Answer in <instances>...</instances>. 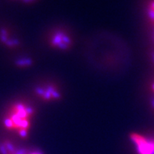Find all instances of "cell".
<instances>
[{
    "label": "cell",
    "instance_id": "cell-5",
    "mask_svg": "<svg viewBox=\"0 0 154 154\" xmlns=\"http://www.w3.org/2000/svg\"><path fill=\"white\" fill-rule=\"evenodd\" d=\"M129 138L137 154H154V135L132 132Z\"/></svg>",
    "mask_w": 154,
    "mask_h": 154
},
{
    "label": "cell",
    "instance_id": "cell-4",
    "mask_svg": "<svg viewBox=\"0 0 154 154\" xmlns=\"http://www.w3.org/2000/svg\"><path fill=\"white\" fill-rule=\"evenodd\" d=\"M0 154H44L41 150L17 143L10 138L0 139Z\"/></svg>",
    "mask_w": 154,
    "mask_h": 154
},
{
    "label": "cell",
    "instance_id": "cell-3",
    "mask_svg": "<svg viewBox=\"0 0 154 154\" xmlns=\"http://www.w3.org/2000/svg\"><path fill=\"white\" fill-rule=\"evenodd\" d=\"M48 43L54 49L59 51H66L72 48L73 38L66 30L56 29L49 35Z\"/></svg>",
    "mask_w": 154,
    "mask_h": 154
},
{
    "label": "cell",
    "instance_id": "cell-7",
    "mask_svg": "<svg viewBox=\"0 0 154 154\" xmlns=\"http://www.w3.org/2000/svg\"><path fill=\"white\" fill-rule=\"evenodd\" d=\"M145 11L149 23L151 38L154 45V0H148L145 7Z\"/></svg>",
    "mask_w": 154,
    "mask_h": 154
},
{
    "label": "cell",
    "instance_id": "cell-8",
    "mask_svg": "<svg viewBox=\"0 0 154 154\" xmlns=\"http://www.w3.org/2000/svg\"><path fill=\"white\" fill-rule=\"evenodd\" d=\"M15 64L18 68H29L33 64V60L32 58L27 57L19 58L15 61Z\"/></svg>",
    "mask_w": 154,
    "mask_h": 154
},
{
    "label": "cell",
    "instance_id": "cell-1",
    "mask_svg": "<svg viewBox=\"0 0 154 154\" xmlns=\"http://www.w3.org/2000/svg\"><path fill=\"white\" fill-rule=\"evenodd\" d=\"M36 116L35 108L24 101H16L6 109L1 125L6 131L21 140L29 137Z\"/></svg>",
    "mask_w": 154,
    "mask_h": 154
},
{
    "label": "cell",
    "instance_id": "cell-9",
    "mask_svg": "<svg viewBox=\"0 0 154 154\" xmlns=\"http://www.w3.org/2000/svg\"><path fill=\"white\" fill-rule=\"evenodd\" d=\"M20 1L23 2L24 3H32V2H35L36 0H20Z\"/></svg>",
    "mask_w": 154,
    "mask_h": 154
},
{
    "label": "cell",
    "instance_id": "cell-2",
    "mask_svg": "<svg viewBox=\"0 0 154 154\" xmlns=\"http://www.w3.org/2000/svg\"><path fill=\"white\" fill-rule=\"evenodd\" d=\"M34 93L40 101L44 103H56L63 98L61 88L51 82L42 83L36 86Z\"/></svg>",
    "mask_w": 154,
    "mask_h": 154
},
{
    "label": "cell",
    "instance_id": "cell-6",
    "mask_svg": "<svg viewBox=\"0 0 154 154\" xmlns=\"http://www.w3.org/2000/svg\"><path fill=\"white\" fill-rule=\"evenodd\" d=\"M0 42L9 49H15L20 45V40L7 28L0 29Z\"/></svg>",
    "mask_w": 154,
    "mask_h": 154
}]
</instances>
